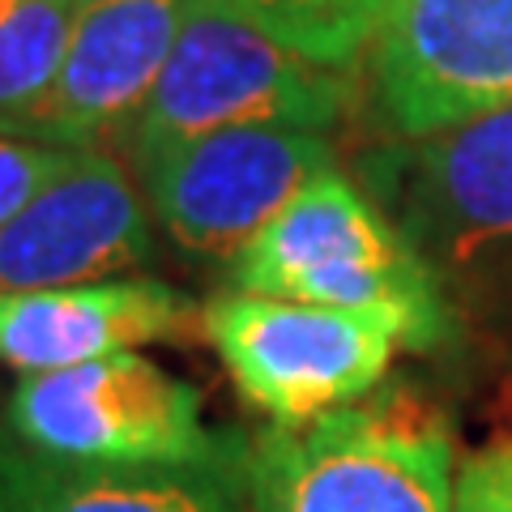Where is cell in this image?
Wrapping results in <instances>:
<instances>
[{
	"label": "cell",
	"instance_id": "obj_1",
	"mask_svg": "<svg viewBox=\"0 0 512 512\" xmlns=\"http://www.w3.org/2000/svg\"><path fill=\"white\" fill-rule=\"evenodd\" d=\"M231 291L338 308L431 350L457 325L431 265L363 184L329 167L231 261Z\"/></svg>",
	"mask_w": 512,
	"mask_h": 512
},
{
	"label": "cell",
	"instance_id": "obj_2",
	"mask_svg": "<svg viewBox=\"0 0 512 512\" xmlns=\"http://www.w3.org/2000/svg\"><path fill=\"white\" fill-rule=\"evenodd\" d=\"M359 180L419 256L453 312L512 325V107L436 137L384 141Z\"/></svg>",
	"mask_w": 512,
	"mask_h": 512
},
{
	"label": "cell",
	"instance_id": "obj_3",
	"mask_svg": "<svg viewBox=\"0 0 512 512\" xmlns=\"http://www.w3.org/2000/svg\"><path fill=\"white\" fill-rule=\"evenodd\" d=\"M453 491V431L410 389L248 444V512H453Z\"/></svg>",
	"mask_w": 512,
	"mask_h": 512
},
{
	"label": "cell",
	"instance_id": "obj_4",
	"mask_svg": "<svg viewBox=\"0 0 512 512\" xmlns=\"http://www.w3.org/2000/svg\"><path fill=\"white\" fill-rule=\"evenodd\" d=\"M350 99V73L295 56L227 0H188L171 56L120 146L128 167H137L218 128L274 124L329 133Z\"/></svg>",
	"mask_w": 512,
	"mask_h": 512
},
{
	"label": "cell",
	"instance_id": "obj_5",
	"mask_svg": "<svg viewBox=\"0 0 512 512\" xmlns=\"http://www.w3.org/2000/svg\"><path fill=\"white\" fill-rule=\"evenodd\" d=\"M0 431L90 466H175L205 457L222 436L201 419V393L137 350L22 376Z\"/></svg>",
	"mask_w": 512,
	"mask_h": 512
},
{
	"label": "cell",
	"instance_id": "obj_6",
	"mask_svg": "<svg viewBox=\"0 0 512 512\" xmlns=\"http://www.w3.org/2000/svg\"><path fill=\"white\" fill-rule=\"evenodd\" d=\"M201 333L227 363L235 389L282 427L363 402L402 346L367 316L248 291L205 303Z\"/></svg>",
	"mask_w": 512,
	"mask_h": 512
},
{
	"label": "cell",
	"instance_id": "obj_7",
	"mask_svg": "<svg viewBox=\"0 0 512 512\" xmlns=\"http://www.w3.org/2000/svg\"><path fill=\"white\" fill-rule=\"evenodd\" d=\"M329 167L338 158L325 133L248 124L167 146L133 175L175 248L231 265Z\"/></svg>",
	"mask_w": 512,
	"mask_h": 512
},
{
	"label": "cell",
	"instance_id": "obj_8",
	"mask_svg": "<svg viewBox=\"0 0 512 512\" xmlns=\"http://www.w3.org/2000/svg\"><path fill=\"white\" fill-rule=\"evenodd\" d=\"M367 86L393 141L512 107V0H389Z\"/></svg>",
	"mask_w": 512,
	"mask_h": 512
},
{
	"label": "cell",
	"instance_id": "obj_9",
	"mask_svg": "<svg viewBox=\"0 0 512 512\" xmlns=\"http://www.w3.org/2000/svg\"><path fill=\"white\" fill-rule=\"evenodd\" d=\"M154 252L150 201L111 150H77L18 218L0 227V295L111 282Z\"/></svg>",
	"mask_w": 512,
	"mask_h": 512
},
{
	"label": "cell",
	"instance_id": "obj_10",
	"mask_svg": "<svg viewBox=\"0 0 512 512\" xmlns=\"http://www.w3.org/2000/svg\"><path fill=\"white\" fill-rule=\"evenodd\" d=\"M184 9L188 0L82 5L56 86L18 137L64 150H107L124 141L171 56Z\"/></svg>",
	"mask_w": 512,
	"mask_h": 512
},
{
	"label": "cell",
	"instance_id": "obj_11",
	"mask_svg": "<svg viewBox=\"0 0 512 512\" xmlns=\"http://www.w3.org/2000/svg\"><path fill=\"white\" fill-rule=\"evenodd\" d=\"M248 444L222 431L197 461L90 466L0 431V512H248Z\"/></svg>",
	"mask_w": 512,
	"mask_h": 512
},
{
	"label": "cell",
	"instance_id": "obj_12",
	"mask_svg": "<svg viewBox=\"0 0 512 512\" xmlns=\"http://www.w3.org/2000/svg\"><path fill=\"white\" fill-rule=\"evenodd\" d=\"M197 320L184 291L158 278H111L0 295V363L22 376L175 342Z\"/></svg>",
	"mask_w": 512,
	"mask_h": 512
},
{
	"label": "cell",
	"instance_id": "obj_13",
	"mask_svg": "<svg viewBox=\"0 0 512 512\" xmlns=\"http://www.w3.org/2000/svg\"><path fill=\"white\" fill-rule=\"evenodd\" d=\"M73 22V0H0V133L18 137L52 94Z\"/></svg>",
	"mask_w": 512,
	"mask_h": 512
},
{
	"label": "cell",
	"instance_id": "obj_14",
	"mask_svg": "<svg viewBox=\"0 0 512 512\" xmlns=\"http://www.w3.org/2000/svg\"><path fill=\"white\" fill-rule=\"evenodd\" d=\"M227 5L295 56L338 73H355L389 13V0H227Z\"/></svg>",
	"mask_w": 512,
	"mask_h": 512
},
{
	"label": "cell",
	"instance_id": "obj_15",
	"mask_svg": "<svg viewBox=\"0 0 512 512\" xmlns=\"http://www.w3.org/2000/svg\"><path fill=\"white\" fill-rule=\"evenodd\" d=\"M77 150L47 146V141L0 133V227L18 218L56 175L73 163Z\"/></svg>",
	"mask_w": 512,
	"mask_h": 512
},
{
	"label": "cell",
	"instance_id": "obj_16",
	"mask_svg": "<svg viewBox=\"0 0 512 512\" xmlns=\"http://www.w3.org/2000/svg\"><path fill=\"white\" fill-rule=\"evenodd\" d=\"M453 512H512V440L487 444L461 461Z\"/></svg>",
	"mask_w": 512,
	"mask_h": 512
},
{
	"label": "cell",
	"instance_id": "obj_17",
	"mask_svg": "<svg viewBox=\"0 0 512 512\" xmlns=\"http://www.w3.org/2000/svg\"><path fill=\"white\" fill-rule=\"evenodd\" d=\"M73 5H77V9H82V5H94V0H73Z\"/></svg>",
	"mask_w": 512,
	"mask_h": 512
}]
</instances>
